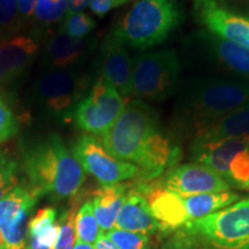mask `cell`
Returning a JSON list of instances; mask_svg holds the SVG:
<instances>
[{
    "label": "cell",
    "mask_w": 249,
    "mask_h": 249,
    "mask_svg": "<svg viewBox=\"0 0 249 249\" xmlns=\"http://www.w3.org/2000/svg\"><path fill=\"white\" fill-rule=\"evenodd\" d=\"M249 104V81L198 75L182 81L174 103L173 127L196 132Z\"/></svg>",
    "instance_id": "1"
},
{
    "label": "cell",
    "mask_w": 249,
    "mask_h": 249,
    "mask_svg": "<svg viewBox=\"0 0 249 249\" xmlns=\"http://www.w3.org/2000/svg\"><path fill=\"white\" fill-rule=\"evenodd\" d=\"M29 189L36 197L76 195L85 182V170L57 134L31 148L24 158Z\"/></svg>",
    "instance_id": "2"
},
{
    "label": "cell",
    "mask_w": 249,
    "mask_h": 249,
    "mask_svg": "<svg viewBox=\"0 0 249 249\" xmlns=\"http://www.w3.org/2000/svg\"><path fill=\"white\" fill-rule=\"evenodd\" d=\"M181 55L187 67L203 75L249 81V50L209 30L187 36Z\"/></svg>",
    "instance_id": "3"
},
{
    "label": "cell",
    "mask_w": 249,
    "mask_h": 249,
    "mask_svg": "<svg viewBox=\"0 0 249 249\" xmlns=\"http://www.w3.org/2000/svg\"><path fill=\"white\" fill-rule=\"evenodd\" d=\"M180 20L172 0H135L112 31L126 46L145 50L166 39Z\"/></svg>",
    "instance_id": "4"
},
{
    "label": "cell",
    "mask_w": 249,
    "mask_h": 249,
    "mask_svg": "<svg viewBox=\"0 0 249 249\" xmlns=\"http://www.w3.org/2000/svg\"><path fill=\"white\" fill-rule=\"evenodd\" d=\"M160 130L158 112L144 101L133 99L102 136L103 147L117 160L139 164L149 140Z\"/></svg>",
    "instance_id": "5"
},
{
    "label": "cell",
    "mask_w": 249,
    "mask_h": 249,
    "mask_svg": "<svg viewBox=\"0 0 249 249\" xmlns=\"http://www.w3.org/2000/svg\"><path fill=\"white\" fill-rule=\"evenodd\" d=\"M181 66L173 50L140 54L133 60L132 95L141 101L163 102L180 86Z\"/></svg>",
    "instance_id": "6"
},
{
    "label": "cell",
    "mask_w": 249,
    "mask_h": 249,
    "mask_svg": "<svg viewBox=\"0 0 249 249\" xmlns=\"http://www.w3.org/2000/svg\"><path fill=\"white\" fill-rule=\"evenodd\" d=\"M186 231L216 249H244L249 246V198L189 222Z\"/></svg>",
    "instance_id": "7"
},
{
    "label": "cell",
    "mask_w": 249,
    "mask_h": 249,
    "mask_svg": "<svg viewBox=\"0 0 249 249\" xmlns=\"http://www.w3.org/2000/svg\"><path fill=\"white\" fill-rule=\"evenodd\" d=\"M88 88V79L79 70L48 71L36 82L34 92L38 104L53 118L67 121Z\"/></svg>",
    "instance_id": "8"
},
{
    "label": "cell",
    "mask_w": 249,
    "mask_h": 249,
    "mask_svg": "<svg viewBox=\"0 0 249 249\" xmlns=\"http://www.w3.org/2000/svg\"><path fill=\"white\" fill-rule=\"evenodd\" d=\"M124 107L123 96L99 76L87 97L77 104L73 118L80 129L103 136L116 123Z\"/></svg>",
    "instance_id": "9"
},
{
    "label": "cell",
    "mask_w": 249,
    "mask_h": 249,
    "mask_svg": "<svg viewBox=\"0 0 249 249\" xmlns=\"http://www.w3.org/2000/svg\"><path fill=\"white\" fill-rule=\"evenodd\" d=\"M71 149L83 170L95 177L102 186L117 185L139 177L138 166L112 157L95 136H80Z\"/></svg>",
    "instance_id": "10"
},
{
    "label": "cell",
    "mask_w": 249,
    "mask_h": 249,
    "mask_svg": "<svg viewBox=\"0 0 249 249\" xmlns=\"http://www.w3.org/2000/svg\"><path fill=\"white\" fill-rule=\"evenodd\" d=\"M37 198L29 187L20 185L0 200L1 249H27L29 216Z\"/></svg>",
    "instance_id": "11"
},
{
    "label": "cell",
    "mask_w": 249,
    "mask_h": 249,
    "mask_svg": "<svg viewBox=\"0 0 249 249\" xmlns=\"http://www.w3.org/2000/svg\"><path fill=\"white\" fill-rule=\"evenodd\" d=\"M161 186L181 197L204 193L230 191L231 185L203 164H183L167 171L160 180Z\"/></svg>",
    "instance_id": "12"
},
{
    "label": "cell",
    "mask_w": 249,
    "mask_h": 249,
    "mask_svg": "<svg viewBox=\"0 0 249 249\" xmlns=\"http://www.w3.org/2000/svg\"><path fill=\"white\" fill-rule=\"evenodd\" d=\"M133 189L142 194L148 201L152 216L160 226V231L164 233L177 231L188 223V216L181 196L164 188L160 180H140Z\"/></svg>",
    "instance_id": "13"
},
{
    "label": "cell",
    "mask_w": 249,
    "mask_h": 249,
    "mask_svg": "<svg viewBox=\"0 0 249 249\" xmlns=\"http://www.w3.org/2000/svg\"><path fill=\"white\" fill-rule=\"evenodd\" d=\"M198 21L211 33L249 50V18L220 6L216 0H195Z\"/></svg>",
    "instance_id": "14"
},
{
    "label": "cell",
    "mask_w": 249,
    "mask_h": 249,
    "mask_svg": "<svg viewBox=\"0 0 249 249\" xmlns=\"http://www.w3.org/2000/svg\"><path fill=\"white\" fill-rule=\"evenodd\" d=\"M133 59L126 45L111 31L101 48V76L123 97L132 95Z\"/></svg>",
    "instance_id": "15"
},
{
    "label": "cell",
    "mask_w": 249,
    "mask_h": 249,
    "mask_svg": "<svg viewBox=\"0 0 249 249\" xmlns=\"http://www.w3.org/2000/svg\"><path fill=\"white\" fill-rule=\"evenodd\" d=\"M249 149V136L230 138L217 141L193 140L192 157L196 161L210 167L230 183V165L236 154Z\"/></svg>",
    "instance_id": "16"
},
{
    "label": "cell",
    "mask_w": 249,
    "mask_h": 249,
    "mask_svg": "<svg viewBox=\"0 0 249 249\" xmlns=\"http://www.w3.org/2000/svg\"><path fill=\"white\" fill-rule=\"evenodd\" d=\"M37 52L38 43L33 37L17 36L0 40V87L20 79L34 64Z\"/></svg>",
    "instance_id": "17"
},
{
    "label": "cell",
    "mask_w": 249,
    "mask_h": 249,
    "mask_svg": "<svg viewBox=\"0 0 249 249\" xmlns=\"http://www.w3.org/2000/svg\"><path fill=\"white\" fill-rule=\"evenodd\" d=\"M87 52L85 38H74L64 33L50 36L43 50V65L49 71L75 68Z\"/></svg>",
    "instance_id": "18"
},
{
    "label": "cell",
    "mask_w": 249,
    "mask_h": 249,
    "mask_svg": "<svg viewBox=\"0 0 249 249\" xmlns=\"http://www.w3.org/2000/svg\"><path fill=\"white\" fill-rule=\"evenodd\" d=\"M114 229L142 233L145 235L155 234L160 231L157 220L152 216L148 201L135 189L128 191Z\"/></svg>",
    "instance_id": "19"
},
{
    "label": "cell",
    "mask_w": 249,
    "mask_h": 249,
    "mask_svg": "<svg viewBox=\"0 0 249 249\" xmlns=\"http://www.w3.org/2000/svg\"><path fill=\"white\" fill-rule=\"evenodd\" d=\"M129 186L126 183H117L112 186H103L93 194L91 204L96 220L103 231L108 232L114 229L118 214L126 200Z\"/></svg>",
    "instance_id": "20"
},
{
    "label": "cell",
    "mask_w": 249,
    "mask_h": 249,
    "mask_svg": "<svg viewBox=\"0 0 249 249\" xmlns=\"http://www.w3.org/2000/svg\"><path fill=\"white\" fill-rule=\"evenodd\" d=\"M241 136H249V104L203 127L195 133L194 140L217 141Z\"/></svg>",
    "instance_id": "21"
},
{
    "label": "cell",
    "mask_w": 249,
    "mask_h": 249,
    "mask_svg": "<svg viewBox=\"0 0 249 249\" xmlns=\"http://www.w3.org/2000/svg\"><path fill=\"white\" fill-rule=\"evenodd\" d=\"M58 233L57 211L51 207L43 208L29 222L27 249H55Z\"/></svg>",
    "instance_id": "22"
},
{
    "label": "cell",
    "mask_w": 249,
    "mask_h": 249,
    "mask_svg": "<svg viewBox=\"0 0 249 249\" xmlns=\"http://www.w3.org/2000/svg\"><path fill=\"white\" fill-rule=\"evenodd\" d=\"M239 198L240 196L236 193L226 191L187 196V197H182V200L185 203L189 223L217 213L218 210H222L225 207L234 203Z\"/></svg>",
    "instance_id": "23"
},
{
    "label": "cell",
    "mask_w": 249,
    "mask_h": 249,
    "mask_svg": "<svg viewBox=\"0 0 249 249\" xmlns=\"http://www.w3.org/2000/svg\"><path fill=\"white\" fill-rule=\"evenodd\" d=\"M76 242L83 244H96L101 235V227L96 220L91 202H86L80 208L75 218Z\"/></svg>",
    "instance_id": "24"
},
{
    "label": "cell",
    "mask_w": 249,
    "mask_h": 249,
    "mask_svg": "<svg viewBox=\"0 0 249 249\" xmlns=\"http://www.w3.org/2000/svg\"><path fill=\"white\" fill-rule=\"evenodd\" d=\"M18 0H0V40L7 39L20 29Z\"/></svg>",
    "instance_id": "25"
},
{
    "label": "cell",
    "mask_w": 249,
    "mask_h": 249,
    "mask_svg": "<svg viewBox=\"0 0 249 249\" xmlns=\"http://www.w3.org/2000/svg\"><path fill=\"white\" fill-rule=\"evenodd\" d=\"M75 207L64 211L59 220V233L55 249H73L76 242Z\"/></svg>",
    "instance_id": "26"
},
{
    "label": "cell",
    "mask_w": 249,
    "mask_h": 249,
    "mask_svg": "<svg viewBox=\"0 0 249 249\" xmlns=\"http://www.w3.org/2000/svg\"><path fill=\"white\" fill-rule=\"evenodd\" d=\"M17 160L6 151L0 150V200L18 186Z\"/></svg>",
    "instance_id": "27"
},
{
    "label": "cell",
    "mask_w": 249,
    "mask_h": 249,
    "mask_svg": "<svg viewBox=\"0 0 249 249\" xmlns=\"http://www.w3.org/2000/svg\"><path fill=\"white\" fill-rule=\"evenodd\" d=\"M96 27L95 21L86 13H76L66 15L61 26V33L74 37V38H85Z\"/></svg>",
    "instance_id": "28"
},
{
    "label": "cell",
    "mask_w": 249,
    "mask_h": 249,
    "mask_svg": "<svg viewBox=\"0 0 249 249\" xmlns=\"http://www.w3.org/2000/svg\"><path fill=\"white\" fill-rule=\"evenodd\" d=\"M111 241L119 249H149L148 235L142 233L124 231L120 229H112L105 233Z\"/></svg>",
    "instance_id": "29"
},
{
    "label": "cell",
    "mask_w": 249,
    "mask_h": 249,
    "mask_svg": "<svg viewBox=\"0 0 249 249\" xmlns=\"http://www.w3.org/2000/svg\"><path fill=\"white\" fill-rule=\"evenodd\" d=\"M68 0H38L36 4V18L44 24L57 22L67 12Z\"/></svg>",
    "instance_id": "30"
},
{
    "label": "cell",
    "mask_w": 249,
    "mask_h": 249,
    "mask_svg": "<svg viewBox=\"0 0 249 249\" xmlns=\"http://www.w3.org/2000/svg\"><path fill=\"white\" fill-rule=\"evenodd\" d=\"M230 183L249 191V149L235 155L230 165Z\"/></svg>",
    "instance_id": "31"
},
{
    "label": "cell",
    "mask_w": 249,
    "mask_h": 249,
    "mask_svg": "<svg viewBox=\"0 0 249 249\" xmlns=\"http://www.w3.org/2000/svg\"><path fill=\"white\" fill-rule=\"evenodd\" d=\"M18 124L17 117L2 97H0V143L17 135Z\"/></svg>",
    "instance_id": "32"
},
{
    "label": "cell",
    "mask_w": 249,
    "mask_h": 249,
    "mask_svg": "<svg viewBox=\"0 0 249 249\" xmlns=\"http://www.w3.org/2000/svg\"><path fill=\"white\" fill-rule=\"evenodd\" d=\"M183 231H179L173 239L167 244L164 249H213V246L201 239L200 236L192 234L185 229Z\"/></svg>",
    "instance_id": "33"
},
{
    "label": "cell",
    "mask_w": 249,
    "mask_h": 249,
    "mask_svg": "<svg viewBox=\"0 0 249 249\" xmlns=\"http://www.w3.org/2000/svg\"><path fill=\"white\" fill-rule=\"evenodd\" d=\"M127 1L128 0H92V2L90 4V9H91L92 13L98 15V17H104L113 8L126 4Z\"/></svg>",
    "instance_id": "34"
},
{
    "label": "cell",
    "mask_w": 249,
    "mask_h": 249,
    "mask_svg": "<svg viewBox=\"0 0 249 249\" xmlns=\"http://www.w3.org/2000/svg\"><path fill=\"white\" fill-rule=\"evenodd\" d=\"M37 1L38 0H18V14L22 20H28L33 17Z\"/></svg>",
    "instance_id": "35"
},
{
    "label": "cell",
    "mask_w": 249,
    "mask_h": 249,
    "mask_svg": "<svg viewBox=\"0 0 249 249\" xmlns=\"http://www.w3.org/2000/svg\"><path fill=\"white\" fill-rule=\"evenodd\" d=\"M92 0H68V8H67V15L80 13L82 9L91 4Z\"/></svg>",
    "instance_id": "36"
},
{
    "label": "cell",
    "mask_w": 249,
    "mask_h": 249,
    "mask_svg": "<svg viewBox=\"0 0 249 249\" xmlns=\"http://www.w3.org/2000/svg\"><path fill=\"white\" fill-rule=\"evenodd\" d=\"M96 249H119L118 246L114 244L113 241H111L110 239L107 238V234L104 233H101V235L98 236L97 241L95 244Z\"/></svg>",
    "instance_id": "37"
},
{
    "label": "cell",
    "mask_w": 249,
    "mask_h": 249,
    "mask_svg": "<svg viewBox=\"0 0 249 249\" xmlns=\"http://www.w3.org/2000/svg\"><path fill=\"white\" fill-rule=\"evenodd\" d=\"M73 249H96L92 245L89 244H83V242H76V245L74 246Z\"/></svg>",
    "instance_id": "38"
},
{
    "label": "cell",
    "mask_w": 249,
    "mask_h": 249,
    "mask_svg": "<svg viewBox=\"0 0 249 249\" xmlns=\"http://www.w3.org/2000/svg\"><path fill=\"white\" fill-rule=\"evenodd\" d=\"M244 1H246V2H247V4L249 5V0H244Z\"/></svg>",
    "instance_id": "39"
},
{
    "label": "cell",
    "mask_w": 249,
    "mask_h": 249,
    "mask_svg": "<svg viewBox=\"0 0 249 249\" xmlns=\"http://www.w3.org/2000/svg\"><path fill=\"white\" fill-rule=\"evenodd\" d=\"M244 249H249V246H248V247H246V248H244Z\"/></svg>",
    "instance_id": "40"
},
{
    "label": "cell",
    "mask_w": 249,
    "mask_h": 249,
    "mask_svg": "<svg viewBox=\"0 0 249 249\" xmlns=\"http://www.w3.org/2000/svg\"><path fill=\"white\" fill-rule=\"evenodd\" d=\"M54 1H58V0H54Z\"/></svg>",
    "instance_id": "41"
}]
</instances>
